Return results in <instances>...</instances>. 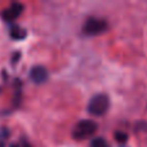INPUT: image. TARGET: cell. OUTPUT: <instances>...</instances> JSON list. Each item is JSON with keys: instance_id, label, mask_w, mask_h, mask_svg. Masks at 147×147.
<instances>
[{"instance_id": "52a82bcc", "label": "cell", "mask_w": 147, "mask_h": 147, "mask_svg": "<svg viewBox=\"0 0 147 147\" xmlns=\"http://www.w3.org/2000/svg\"><path fill=\"white\" fill-rule=\"evenodd\" d=\"M90 146L92 147H110V145L107 143V141L105 140V138H102V137L94 138V140L92 141Z\"/></svg>"}, {"instance_id": "5b68a950", "label": "cell", "mask_w": 147, "mask_h": 147, "mask_svg": "<svg viewBox=\"0 0 147 147\" xmlns=\"http://www.w3.org/2000/svg\"><path fill=\"white\" fill-rule=\"evenodd\" d=\"M30 78L34 83L43 84L48 79V71L44 66H34L30 71Z\"/></svg>"}, {"instance_id": "ba28073f", "label": "cell", "mask_w": 147, "mask_h": 147, "mask_svg": "<svg viewBox=\"0 0 147 147\" xmlns=\"http://www.w3.org/2000/svg\"><path fill=\"white\" fill-rule=\"evenodd\" d=\"M115 140L119 143H125L128 141V136H127V133H124V132H116L115 133Z\"/></svg>"}, {"instance_id": "3957f363", "label": "cell", "mask_w": 147, "mask_h": 147, "mask_svg": "<svg viewBox=\"0 0 147 147\" xmlns=\"http://www.w3.org/2000/svg\"><path fill=\"white\" fill-rule=\"evenodd\" d=\"M107 22L101 18H89L83 26V32L88 36H98L106 32Z\"/></svg>"}, {"instance_id": "7a4b0ae2", "label": "cell", "mask_w": 147, "mask_h": 147, "mask_svg": "<svg viewBox=\"0 0 147 147\" xmlns=\"http://www.w3.org/2000/svg\"><path fill=\"white\" fill-rule=\"evenodd\" d=\"M110 107V99L106 94H96L94 97H92V99L89 101L88 105V111L90 115L94 116H102L107 112Z\"/></svg>"}, {"instance_id": "277c9868", "label": "cell", "mask_w": 147, "mask_h": 147, "mask_svg": "<svg viewBox=\"0 0 147 147\" xmlns=\"http://www.w3.org/2000/svg\"><path fill=\"white\" fill-rule=\"evenodd\" d=\"M23 9H25L23 4H21V3H13V4H10L5 10H3L1 18L5 22H12V21L17 20V18L22 14Z\"/></svg>"}, {"instance_id": "8992f818", "label": "cell", "mask_w": 147, "mask_h": 147, "mask_svg": "<svg viewBox=\"0 0 147 147\" xmlns=\"http://www.w3.org/2000/svg\"><path fill=\"white\" fill-rule=\"evenodd\" d=\"M9 35L12 39H14V40H23V39L27 36V32H26L25 28H22L21 26H12L10 27V31H9Z\"/></svg>"}, {"instance_id": "6da1fadb", "label": "cell", "mask_w": 147, "mask_h": 147, "mask_svg": "<svg viewBox=\"0 0 147 147\" xmlns=\"http://www.w3.org/2000/svg\"><path fill=\"white\" fill-rule=\"evenodd\" d=\"M97 129H98V127H97L96 121H93V120H81L74 128L72 137L78 141L86 140V138L92 137L97 132Z\"/></svg>"}]
</instances>
